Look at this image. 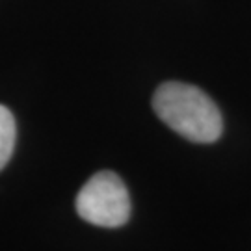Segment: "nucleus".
I'll list each match as a JSON object with an SVG mask.
<instances>
[{
  "instance_id": "obj_1",
  "label": "nucleus",
  "mask_w": 251,
  "mask_h": 251,
  "mask_svg": "<svg viewBox=\"0 0 251 251\" xmlns=\"http://www.w3.org/2000/svg\"><path fill=\"white\" fill-rule=\"evenodd\" d=\"M152 108L162 123L194 144H214L224 132L216 102L192 84H162L152 95Z\"/></svg>"
},
{
  "instance_id": "obj_2",
  "label": "nucleus",
  "mask_w": 251,
  "mask_h": 251,
  "mask_svg": "<svg viewBox=\"0 0 251 251\" xmlns=\"http://www.w3.org/2000/svg\"><path fill=\"white\" fill-rule=\"evenodd\" d=\"M76 212L84 222L97 227H121L130 218V196L125 182L114 171H99L80 188Z\"/></svg>"
},
{
  "instance_id": "obj_3",
  "label": "nucleus",
  "mask_w": 251,
  "mask_h": 251,
  "mask_svg": "<svg viewBox=\"0 0 251 251\" xmlns=\"http://www.w3.org/2000/svg\"><path fill=\"white\" fill-rule=\"evenodd\" d=\"M15 138H17L15 117L8 108L0 104V170L8 164L13 154Z\"/></svg>"
}]
</instances>
